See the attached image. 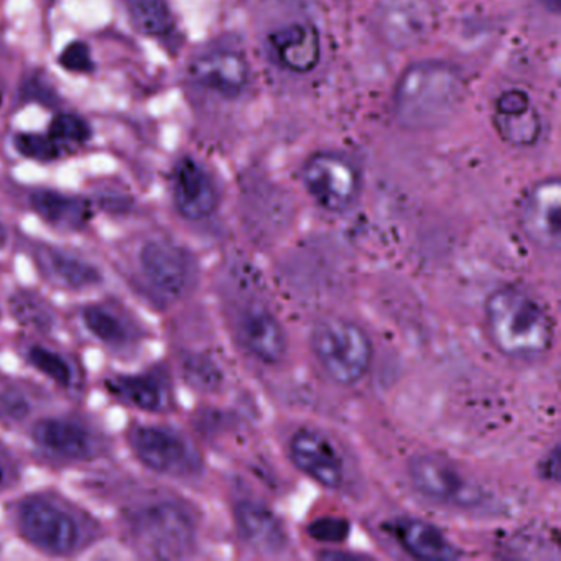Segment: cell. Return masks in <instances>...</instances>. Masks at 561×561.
<instances>
[{
	"label": "cell",
	"mask_w": 561,
	"mask_h": 561,
	"mask_svg": "<svg viewBox=\"0 0 561 561\" xmlns=\"http://www.w3.org/2000/svg\"><path fill=\"white\" fill-rule=\"evenodd\" d=\"M134 534L153 557H183L195 540V524L183 508L157 504L136 515Z\"/></svg>",
	"instance_id": "8992f818"
},
{
	"label": "cell",
	"mask_w": 561,
	"mask_h": 561,
	"mask_svg": "<svg viewBox=\"0 0 561 561\" xmlns=\"http://www.w3.org/2000/svg\"><path fill=\"white\" fill-rule=\"evenodd\" d=\"M15 149L32 160L50 162L58 157V146L50 136H38V134H21L15 137Z\"/></svg>",
	"instance_id": "f1b7e54d"
},
{
	"label": "cell",
	"mask_w": 561,
	"mask_h": 561,
	"mask_svg": "<svg viewBox=\"0 0 561 561\" xmlns=\"http://www.w3.org/2000/svg\"><path fill=\"white\" fill-rule=\"evenodd\" d=\"M311 350L327 376L340 386H354L364 379L374 350L363 328L343 318L320 321L311 333Z\"/></svg>",
	"instance_id": "3957f363"
},
{
	"label": "cell",
	"mask_w": 561,
	"mask_h": 561,
	"mask_svg": "<svg viewBox=\"0 0 561 561\" xmlns=\"http://www.w3.org/2000/svg\"><path fill=\"white\" fill-rule=\"evenodd\" d=\"M239 531L249 545L261 551H277L284 547L285 534L280 522L268 508L254 502H242L236 508Z\"/></svg>",
	"instance_id": "ffe728a7"
},
{
	"label": "cell",
	"mask_w": 561,
	"mask_h": 561,
	"mask_svg": "<svg viewBox=\"0 0 561 561\" xmlns=\"http://www.w3.org/2000/svg\"><path fill=\"white\" fill-rule=\"evenodd\" d=\"M127 11L137 31L149 37H165L173 31L167 0H127Z\"/></svg>",
	"instance_id": "cb8c5ba5"
},
{
	"label": "cell",
	"mask_w": 561,
	"mask_h": 561,
	"mask_svg": "<svg viewBox=\"0 0 561 561\" xmlns=\"http://www.w3.org/2000/svg\"><path fill=\"white\" fill-rule=\"evenodd\" d=\"M304 182L311 198L328 211L341 213L357 202L363 188L359 170L336 152L314 153L304 169Z\"/></svg>",
	"instance_id": "277c9868"
},
{
	"label": "cell",
	"mask_w": 561,
	"mask_h": 561,
	"mask_svg": "<svg viewBox=\"0 0 561 561\" xmlns=\"http://www.w3.org/2000/svg\"><path fill=\"white\" fill-rule=\"evenodd\" d=\"M409 476L413 488L430 501L453 507L481 504V489L469 481L456 466L439 456H415L410 461Z\"/></svg>",
	"instance_id": "52a82bcc"
},
{
	"label": "cell",
	"mask_w": 561,
	"mask_h": 561,
	"mask_svg": "<svg viewBox=\"0 0 561 561\" xmlns=\"http://www.w3.org/2000/svg\"><path fill=\"white\" fill-rule=\"evenodd\" d=\"M370 22L383 45L409 50L428 37L435 14L430 0H377Z\"/></svg>",
	"instance_id": "5b68a950"
},
{
	"label": "cell",
	"mask_w": 561,
	"mask_h": 561,
	"mask_svg": "<svg viewBox=\"0 0 561 561\" xmlns=\"http://www.w3.org/2000/svg\"><path fill=\"white\" fill-rule=\"evenodd\" d=\"M32 206L45 221L65 231H78L91 219L90 203L78 196L37 192L32 196Z\"/></svg>",
	"instance_id": "7402d4cb"
},
{
	"label": "cell",
	"mask_w": 561,
	"mask_h": 561,
	"mask_svg": "<svg viewBox=\"0 0 561 561\" xmlns=\"http://www.w3.org/2000/svg\"><path fill=\"white\" fill-rule=\"evenodd\" d=\"M465 96V78L458 68L439 60L416 61L397 81L393 114L405 129L435 130L456 116Z\"/></svg>",
	"instance_id": "6da1fadb"
},
{
	"label": "cell",
	"mask_w": 561,
	"mask_h": 561,
	"mask_svg": "<svg viewBox=\"0 0 561 561\" xmlns=\"http://www.w3.org/2000/svg\"><path fill=\"white\" fill-rule=\"evenodd\" d=\"M5 239H8V231L4 226L0 225V248L5 244Z\"/></svg>",
	"instance_id": "1f68e13d"
},
{
	"label": "cell",
	"mask_w": 561,
	"mask_h": 561,
	"mask_svg": "<svg viewBox=\"0 0 561 561\" xmlns=\"http://www.w3.org/2000/svg\"><path fill=\"white\" fill-rule=\"evenodd\" d=\"M520 228L528 241L545 251L561 244V183L557 176L541 180L525 195Z\"/></svg>",
	"instance_id": "9c48e42d"
},
{
	"label": "cell",
	"mask_w": 561,
	"mask_h": 561,
	"mask_svg": "<svg viewBox=\"0 0 561 561\" xmlns=\"http://www.w3.org/2000/svg\"><path fill=\"white\" fill-rule=\"evenodd\" d=\"M34 438L42 448L61 458H88L94 451L93 436L67 420H44L35 426Z\"/></svg>",
	"instance_id": "d6986e66"
},
{
	"label": "cell",
	"mask_w": 561,
	"mask_h": 561,
	"mask_svg": "<svg viewBox=\"0 0 561 561\" xmlns=\"http://www.w3.org/2000/svg\"><path fill=\"white\" fill-rule=\"evenodd\" d=\"M60 65L73 73H90L94 70L90 47L84 42H73L60 55Z\"/></svg>",
	"instance_id": "4dcf8cb0"
},
{
	"label": "cell",
	"mask_w": 561,
	"mask_h": 561,
	"mask_svg": "<svg viewBox=\"0 0 561 561\" xmlns=\"http://www.w3.org/2000/svg\"><path fill=\"white\" fill-rule=\"evenodd\" d=\"M548 5L553 4V11H558V4H560V0H543Z\"/></svg>",
	"instance_id": "d6a6232c"
},
{
	"label": "cell",
	"mask_w": 561,
	"mask_h": 561,
	"mask_svg": "<svg viewBox=\"0 0 561 561\" xmlns=\"http://www.w3.org/2000/svg\"><path fill=\"white\" fill-rule=\"evenodd\" d=\"M107 387L117 399L146 412H162L169 402L165 380L159 374L116 377Z\"/></svg>",
	"instance_id": "44dd1931"
},
{
	"label": "cell",
	"mask_w": 561,
	"mask_h": 561,
	"mask_svg": "<svg viewBox=\"0 0 561 561\" xmlns=\"http://www.w3.org/2000/svg\"><path fill=\"white\" fill-rule=\"evenodd\" d=\"M130 445L137 458L159 472H183L193 466L192 449L188 443L162 426H136L130 432Z\"/></svg>",
	"instance_id": "7c38bea8"
},
{
	"label": "cell",
	"mask_w": 561,
	"mask_h": 561,
	"mask_svg": "<svg viewBox=\"0 0 561 561\" xmlns=\"http://www.w3.org/2000/svg\"><path fill=\"white\" fill-rule=\"evenodd\" d=\"M176 209L188 219L208 218L218 206V190L211 175L192 157L180 160L173 173Z\"/></svg>",
	"instance_id": "2e32d148"
},
{
	"label": "cell",
	"mask_w": 561,
	"mask_h": 561,
	"mask_svg": "<svg viewBox=\"0 0 561 561\" xmlns=\"http://www.w3.org/2000/svg\"><path fill=\"white\" fill-rule=\"evenodd\" d=\"M393 535L410 554L422 560H455L459 557L445 534L422 518H402L393 525Z\"/></svg>",
	"instance_id": "ac0fdd59"
},
{
	"label": "cell",
	"mask_w": 561,
	"mask_h": 561,
	"mask_svg": "<svg viewBox=\"0 0 561 561\" xmlns=\"http://www.w3.org/2000/svg\"><path fill=\"white\" fill-rule=\"evenodd\" d=\"M249 75L251 70L244 55L231 48L206 51L190 65V77L198 87L225 98L241 94L248 87Z\"/></svg>",
	"instance_id": "30bf717a"
},
{
	"label": "cell",
	"mask_w": 561,
	"mask_h": 561,
	"mask_svg": "<svg viewBox=\"0 0 561 561\" xmlns=\"http://www.w3.org/2000/svg\"><path fill=\"white\" fill-rule=\"evenodd\" d=\"M2 479H4V472H2V468H0V482H2Z\"/></svg>",
	"instance_id": "836d02e7"
},
{
	"label": "cell",
	"mask_w": 561,
	"mask_h": 561,
	"mask_svg": "<svg viewBox=\"0 0 561 561\" xmlns=\"http://www.w3.org/2000/svg\"><path fill=\"white\" fill-rule=\"evenodd\" d=\"M267 45L275 64L294 73H308L320 64V32L308 22L277 28L268 35Z\"/></svg>",
	"instance_id": "5bb4252c"
},
{
	"label": "cell",
	"mask_w": 561,
	"mask_h": 561,
	"mask_svg": "<svg viewBox=\"0 0 561 561\" xmlns=\"http://www.w3.org/2000/svg\"><path fill=\"white\" fill-rule=\"evenodd\" d=\"M88 330L111 346H121L130 340L129 328L113 311L103 307H90L83 313Z\"/></svg>",
	"instance_id": "d4e9b609"
},
{
	"label": "cell",
	"mask_w": 561,
	"mask_h": 561,
	"mask_svg": "<svg viewBox=\"0 0 561 561\" xmlns=\"http://www.w3.org/2000/svg\"><path fill=\"white\" fill-rule=\"evenodd\" d=\"M12 311H14V317L27 327L44 330L51 324L50 310L45 307L44 301L38 300V297H34V295L25 294L14 297Z\"/></svg>",
	"instance_id": "4316f807"
},
{
	"label": "cell",
	"mask_w": 561,
	"mask_h": 561,
	"mask_svg": "<svg viewBox=\"0 0 561 561\" xmlns=\"http://www.w3.org/2000/svg\"><path fill=\"white\" fill-rule=\"evenodd\" d=\"M290 458L305 474L328 489L344 481V462L336 446L314 430H300L290 439Z\"/></svg>",
	"instance_id": "8fae6325"
},
{
	"label": "cell",
	"mask_w": 561,
	"mask_h": 561,
	"mask_svg": "<svg viewBox=\"0 0 561 561\" xmlns=\"http://www.w3.org/2000/svg\"><path fill=\"white\" fill-rule=\"evenodd\" d=\"M494 127L514 147H531L541 133L537 107L524 90H507L495 100Z\"/></svg>",
	"instance_id": "9a60e30c"
},
{
	"label": "cell",
	"mask_w": 561,
	"mask_h": 561,
	"mask_svg": "<svg viewBox=\"0 0 561 561\" xmlns=\"http://www.w3.org/2000/svg\"><path fill=\"white\" fill-rule=\"evenodd\" d=\"M239 334L249 353L262 363L277 364L284 359L287 351L284 328L265 308L245 311L239 323Z\"/></svg>",
	"instance_id": "e0dca14e"
},
{
	"label": "cell",
	"mask_w": 561,
	"mask_h": 561,
	"mask_svg": "<svg viewBox=\"0 0 561 561\" xmlns=\"http://www.w3.org/2000/svg\"><path fill=\"white\" fill-rule=\"evenodd\" d=\"M38 262H41L42 268L51 280L67 285V287H90V285L100 280L96 268L91 267L87 262L78 261L77 257L65 254V252L44 249L38 254Z\"/></svg>",
	"instance_id": "603a6c76"
},
{
	"label": "cell",
	"mask_w": 561,
	"mask_h": 561,
	"mask_svg": "<svg viewBox=\"0 0 561 561\" xmlns=\"http://www.w3.org/2000/svg\"><path fill=\"white\" fill-rule=\"evenodd\" d=\"M31 410L27 396L14 383L0 382V416L9 420H21Z\"/></svg>",
	"instance_id": "f546056e"
},
{
	"label": "cell",
	"mask_w": 561,
	"mask_h": 561,
	"mask_svg": "<svg viewBox=\"0 0 561 561\" xmlns=\"http://www.w3.org/2000/svg\"><path fill=\"white\" fill-rule=\"evenodd\" d=\"M19 527L34 547L48 553H70L80 541L75 518L48 499H28L19 511Z\"/></svg>",
	"instance_id": "ba28073f"
},
{
	"label": "cell",
	"mask_w": 561,
	"mask_h": 561,
	"mask_svg": "<svg viewBox=\"0 0 561 561\" xmlns=\"http://www.w3.org/2000/svg\"><path fill=\"white\" fill-rule=\"evenodd\" d=\"M150 285L167 298H180L192 284L193 268L183 249L169 242H150L140 255Z\"/></svg>",
	"instance_id": "4fadbf2b"
},
{
	"label": "cell",
	"mask_w": 561,
	"mask_h": 561,
	"mask_svg": "<svg viewBox=\"0 0 561 561\" xmlns=\"http://www.w3.org/2000/svg\"><path fill=\"white\" fill-rule=\"evenodd\" d=\"M28 360L32 366L37 367L42 374L50 377L61 387H70L73 382V373H71L70 364L60 356V354L51 353L47 347L32 346L27 353Z\"/></svg>",
	"instance_id": "484cf974"
},
{
	"label": "cell",
	"mask_w": 561,
	"mask_h": 561,
	"mask_svg": "<svg viewBox=\"0 0 561 561\" xmlns=\"http://www.w3.org/2000/svg\"><path fill=\"white\" fill-rule=\"evenodd\" d=\"M50 137L55 142L83 144L91 137L87 121L75 114H58L50 124Z\"/></svg>",
	"instance_id": "83f0119b"
},
{
	"label": "cell",
	"mask_w": 561,
	"mask_h": 561,
	"mask_svg": "<svg viewBox=\"0 0 561 561\" xmlns=\"http://www.w3.org/2000/svg\"><path fill=\"white\" fill-rule=\"evenodd\" d=\"M485 321L492 343L515 359H534L550 351L554 323L550 311L527 291L504 287L485 301Z\"/></svg>",
	"instance_id": "7a4b0ae2"
}]
</instances>
